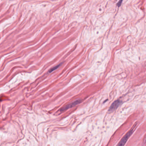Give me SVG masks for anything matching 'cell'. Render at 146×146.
Here are the masks:
<instances>
[{
	"mask_svg": "<svg viewBox=\"0 0 146 146\" xmlns=\"http://www.w3.org/2000/svg\"><path fill=\"white\" fill-rule=\"evenodd\" d=\"M136 126V125H135L129 131H128V132L122 139L119 142V143L116 146H124L125 144H126V142L130 138V137L133 133L134 130L135 129Z\"/></svg>",
	"mask_w": 146,
	"mask_h": 146,
	"instance_id": "cell-1",
	"label": "cell"
},
{
	"mask_svg": "<svg viewBox=\"0 0 146 146\" xmlns=\"http://www.w3.org/2000/svg\"><path fill=\"white\" fill-rule=\"evenodd\" d=\"M122 103V101L120 100H116L115 101H114V102L112 104L111 106L109 108V112H113L114 111H115L118 107L121 105Z\"/></svg>",
	"mask_w": 146,
	"mask_h": 146,
	"instance_id": "cell-2",
	"label": "cell"
},
{
	"mask_svg": "<svg viewBox=\"0 0 146 146\" xmlns=\"http://www.w3.org/2000/svg\"><path fill=\"white\" fill-rule=\"evenodd\" d=\"M81 100H80V99L77 100L75 101H74V102H72L71 103L68 104V105H66L65 106L63 107L62 108H61V109H60V111L61 112H62V111H65V110H67V109H69V108H72V107H73L76 105L78 104H79V103L81 102Z\"/></svg>",
	"mask_w": 146,
	"mask_h": 146,
	"instance_id": "cell-3",
	"label": "cell"
},
{
	"mask_svg": "<svg viewBox=\"0 0 146 146\" xmlns=\"http://www.w3.org/2000/svg\"><path fill=\"white\" fill-rule=\"evenodd\" d=\"M62 63H60V64H59L57 65V66L54 67H52V68H51L49 70V73H51L52 72H53L54 71H55V70H56L57 69H58V68H59L60 67V66H61V65L62 64Z\"/></svg>",
	"mask_w": 146,
	"mask_h": 146,
	"instance_id": "cell-4",
	"label": "cell"
},
{
	"mask_svg": "<svg viewBox=\"0 0 146 146\" xmlns=\"http://www.w3.org/2000/svg\"><path fill=\"white\" fill-rule=\"evenodd\" d=\"M122 2V0H120L118 2L117 4V6L119 7L120 5H121Z\"/></svg>",
	"mask_w": 146,
	"mask_h": 146,
	"instance_id": "cell-5",
	"label": "cell"
},
{
	"mask_svg": "<svg viewBox=\"0 0 146 146\" xmlns=\"http://www.w3.org/2000/svg\"><path fill=\"white\" fill-rule=\"evenodd\" d=\"M145 142L146 143V137H145Z\"/></svg>",
	"mask_w": 146,
	"mask_h": 146,
	"instance_id": "cell-6",
	"label": "cell"
}]
</instances>
